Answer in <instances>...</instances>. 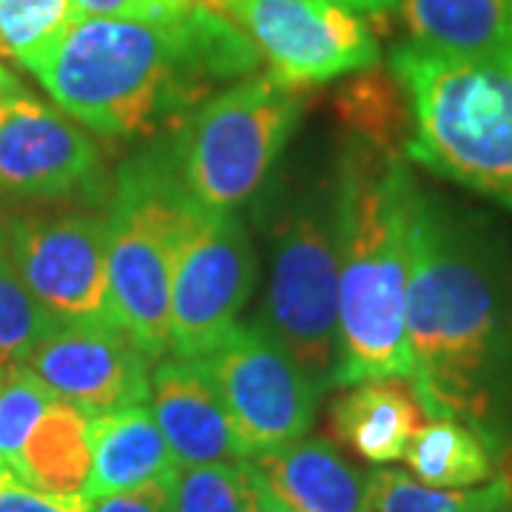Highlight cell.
I'll return each instance as SVG.
<instances>
[{
    "label": "cell",
    "mask_w": 512,
    "mask_h": 512,
    "mask_svg": "<svg viewBox=\"0 0 512 512\" xmlns=\"http://www.w3.org/2000/svg\"><path fill=\"white\" fill-rule=\"evenodd\" d=\"M74 18L72 0H0V57L29 72Z\"/></svg>",
    "instance_id": "cell-24"
},
{
    "label": "cell",
    "mask_w": 512,
    "mask_h": 512,
    "mask_svg": "<svg viewBox=\"0 0 512 512\" xmlns=\"http://www.w3.org/2000/svg\"><path fill=\"white\" fill-rule=\"evenodd\" d=\"M106 188L100 151L69 114L26 89L0 94V191L100 205Z\"/></svg>",
    "instance_id": "cell-12"
},
{
    "label": "cell",
    "mask_w": 512,
    "mask_h": 512,
    "mask_svg": "<svg viewBox=\"0 0 512 512\" xmlns=\"http://www.w3.org/2000/svg\"><path fill=\"white\" fill-rule=\"evenodd\" d=\"M0 384H3V370H0Z\"/></svg>",
    "instance_id": "cell-33"
},
{
    "label": "cell",
    "mask_w": 512,
    "mask_h": 512,
    "mask_svg": "<svg viewBox=\"0 0 512 512\" xmlns=\"http://www.w3.org/2000/svg\"><path fill=\"white\" fill-rule=\"evenodd\" d=\"M407 40L447 55L512 52V0H399Z\"/></svg>",
    "instance_id": "cell-18"
},
{
    "label": "cell",
    "mask_w": 512,
    "mask_h": 512,
    "mask_svg": "<svg viewBox=\"0 0 512 512\" xmlns=\"http://www.w3.org/2000/svg\"><path fill=\"white\" fill-rule=\"evenodd\" d=\"M57 396L37 379L29 367L12 365L3 370L0 384V467H9L18 461L26 439L32 436L35 424L46 413V407Z\"/></svg>",
    "instance_id": "cell-26"
},
{
    "label": "cell",
    "mask_w": 512,
    "mask_h": 512,
    "mask_svg": "<svg viewBox=\"0 0 512 512\" xmlns=\"http://www.w3.org/2000/svg\"><path fill=\"white\" fill-rule=\"evenodd\" d=\"M151 416L177 464L248 461L202 359H165L151 373Z\"/></svg>",
    "instance_id": "cell-14"
},
{
    "label": "cell",
    "mask_w": 512,
    "mask_h": 512,
    "mask_svg": "<svg viewBox=\"0 0 512 512\" xmlns=\"http://www.w3.org/2000/svg\"><path fill=\"white\" fill-rule=\"evenodd\" d=\"M23 365L89 419L151 396V359L117 325H60Z\"/></svg>",
    "instance_id": "cell-13"
},
{
    "label": "cell",
    "mask_w": 512,
    "mask_h": 512,
    "mask_svg": "<svg viewBox=\"0 0 512 512\" xmlns=\"http://www.w3.org/2000/svg\"><path fill=\"white\" fill-rule=\"evenodd\" d=\"M200 359L220 390L248 461L308 436L325 390L265 325L237 322Z\"/></svg>",
    "instance_id": "cell-8"
},
{
    "label": "cell",
    "mask_w": 512,
    "mask_h": 512,
    "mask_svg": "<svg viewBox=\"0 0 512 512\" xmlns=\"http://www.w3.org/2000/svg\"><path fill=\"white\" fill-rule=\"evenodd\" d=\"M410 387L427 419L512 444V259L490 220L416 185L407 285Z\"/></svg>",
    "instance_id": "cell-1"
},
{
    "label": "cell",
    "mask_w": 512,
    "mask_h": 512,
    "mask_svg": "<svg viewBox=\"0 0 512 512\" xmlns=\"http://www.w3.org/2000/svg\"><path fill=\"white\" fill-rule=\"evenodd\" d=\"M410 476L433 490H470L495 476V453L473 427L456 419H430L407 447Z\"/></svg>",
    "instance_id": "cell-20"
},
{
    "label": "cell",
    "mask_w": 512,
    "mask_h": 512,
    "mask_svg": "<svg viewBox=\"0 0 512 512\" xmlns=\"http://www.w3.org/2000/svg\"><path fill=\"white\" fill-rule=\"evenodd\" d=\"M92 470L89 416L55 399L26 439L12 473L37 490L57 495L83 493Z\"/></svg>",
    "instance_id": "cell-19"
},
{
    "label": "cell",
    "mask_w": 512,
    "mask_h": 512,
    "mask_svg": "<svg viewBox=\"0 0 512 512\" xmlns=\"http://www.w3.org/2000/svg\"><path fill=\"white\" fill-rule=\"evenodd\" d=\"M89 444L92 470L83 487L89 501L165 481L177 467L168 441L143 404L92 416Z\"/></svg>",
    "instance_id": "cell-16"
},
{
    "label": "cell",
    "mask_w": 512,
    "mask_h": 512,
    "mask_svg": "<svg viewBox=\"0 0 512 512\" xmlns=\"http://www.w3.org/2000/svg\"><path fill=\"white\" fill-rule=\"evenodd\" d=\"M268 288L259 325L274 333L322 390L339 356V174L299 168L268 191Z\"/></svg>",
    "instance_id": "cell-5"
},
{
    "label": "cell",
    "mask_w": 512,
    "mask_h": 512,
    "mask_svg": "<svg viewBox=\"0 0 512 512\" xmlns=\"http://www.w3.org/2000/svg\"><path fill=\"white\" fill-rule=\"evenodd\" d=\"M248 461L177 464L168 476L174 512H248Z\"/></svg>",
    "instance_id": "cell-25"
},
{
    "label": "cell",
    "mask_w": 512,
    "mask_h": 512,
    "mask_svg": "<svg viewBox=\"0 0 512 512\" xmlns=\"http://www.w3.org/2000/svg\"><path fill=\"white\" fill-rule=\"evenodd\" d=\"M60 328L23 285L9 254L6 222L0 217V370L26 362V356Z\"/></svg>",
    "instance_id": "cell-23"
},
{
    "label": "cell",
    "mask_w": 512,
    "mask_h": 512,
    "mask_svg": "<svg viewBox=\"0 0 512 512\" xmlns=\"http://www.w3.org/2000/svg\"><path fill=\"white\" fill-rule=\"evenodd\" d=\"M328 3L353 9V12H359V15H382L387 9L399 6V0H328Z\"/></svg>",
    "instance_id": "cell-31"
},
{
    "label": "cell",
    "mask_w": 512,
    "mask_h": 512,
    "mask_svg": "<svg viewBox=\"0 0 512 512\" xmlns=\"http://www.w3.org/2000/svg\"><path fill=\"white\" fill-rule=\"evenodd\" d=\"M0 512H92L83 493L57 495L26 484L9 467H0Z\"/></svg>",
    "instance_id": "cell-27"
},
{
    "label": "cell",
    "mask_w": 512,
    "mask_h": 512,
    "mask_svg": "<svg viewBox=\"0 0 512 512\" xmlns=\"http://www.w3.org/2000/svg\"><path fill=\"white\" fill-rule=\"evenodd\" d=\"M256 251L237 211H208L197 205L185 225L171 276V353L200 359L237 325L254 291Z\"/></svg>",
    "instance_id": "cell-9"
},
{
    "label": "cell",
    "mask_w": 512,
    "mask_h": 512,
    "mask_svg": "<svg viewBox=\"0 0 512 512\" xmlns=\"http://www.w3.org/2000/svg\"><path fill=\"white\" fill-rule=\"evenodd\" d=\"M251 467V490H248V512H293L279 495L268 487V481L259 476L254 470V464L248 461Z\"/></svg>",
    "instance_id": "cell-30"
},
{
    "label": "cell",
    "mask_w": 512,
    "mask_h": 512,
    "mask_svg": "<svg viewBox=\"0 0 512 512\" xmlns=\"http://www.w3.org/2000/svg\"><path fill=\"white\" fill-rule=\"evenodd\" d=\"M23 89V83H20L15 72H9L3 63H0V94H12V92H20Z\"/></svg>",
    "instance_id": "cell-32"
},
{
    "label": "cell",
    "mask_w": 512,
    "mask_h": 512,
    "mask_svg": "<svg viewBox=\"0 0 512 512\" xmlns=\"http://www.w3.org/2000/svg\"><path fill=\"white\" fill-rule=\"evenodd\" d=\"M356 74L336 100L342 123L367 143L399 154L407 140V100L399 80L376 66Z\"/></svg>",
    "instance_id": "cell-22"
},
{
    "label": "cell",
    "mask_w": 512,
    "mask_h": 512,
    "mask_svg": "<svg viewBox=\"0 0 512 512\" xmlns=\"http://www.w3.org/2000/svg\"><path fill=\"white\" fill-rule=\"evenodd\" d=\"M302 109V89L271 72L248 74L208 97L171 137L188 197L208 211H237L271 177Z\"/></svg>",
    "instance_id": "cell-7"
},
{
    "label": "cell",
    "mask_w": 512,
    "mask_h": 512,
    "mask_svg": "<svg viewBox=\"0 0 512 512\" xmlns=\"http://www.w3.org/2000/svg\"><path fill=\"white\" fill-rule=\"evenodd\" d=\"M92 512H174L171 495H168V478L137 487V490L97 498L92 501Z\"/></svg>",
    "instance_id": "cell-29"
},
{
    "label": "cell",
    "mask_w": 512,
    "mask_h": 512,
    "mask_svg": "<svg viewBox=\"0 0 512 512\" xmlns=\"http://www.w3.org/2000/svg\"><path fill=\"white\" fill-rule=\"evenodd\" d=\"M194 211L171 140L134 154L117 171L106 217L111 316L151 362L171 350V276Z\"/></svg>",
    "instance_id": "cell-6"
},
{
    "label": "cell",
    "mask_w": 512,
    "mask_h": 512,
    "mask_svg": "<svg viewBox=\"0 0 512 512\" xmlns=\"http://www.w3.org/2000/svg\"><path fill=\"white\" fill-rule=\"evenodd\" d=\"M367 512H512L510 478L470 490H433L402 470H370Z\"/></svg>",
    "instance_id": "cell-21"
},
{
    "label": "cell",
    "mask_w": 512,
    "mask_h": 512,
    "mask_svg": "<svg viewBox=\"0 0 512 512\" xmlns=\"http://www.w3.org/2000/svg\"><path fill=\"white\" fill-rule=\"evenodd\" d=\"M259 63L237 23L197 3L183 18L154 23L80 15L29 72L80 126L137 140L180 128Z\"/></svg>",
    "instance_id": "cell-2"
},
{
    "label": "cell",
    "mask_w": 512,
    "mask_h": 512,
    "mask_svg": "<svg viewBox=\"0 0 512 512\" xmlns=\"http://www.w3.org/2000/svg\"><path fill=\"white\" fill-rule=\"evenodd\" d=\"M424 419L407 379L350 384L330 407L336 439L370 464L402 461Z\"/></svg>",
    "instance_id": "cell-17"
},
{
    "label": "cell",
    "mask_w": 512,
    "mask_h": 512,
    "mask_svg": "<svg viewBox=\"0 0 512 512\" xmlns=\"http://www.w3.org/2000/svg\"><path fill=\"white\" fill-rule=\"evenodd\" d=\"M237 23L268 72L308 89L379 63V43L365 15L328 0H197Z\"/></svg>",
    "instance_id": "cell-10"
},
{
    "label": "cell",
    "mask_w": 512,
    "mask_h": 512,
    "mask_svg": "<svg viewBox=\"0 0 512 512\" xmlns=\"http://www.w3.org/2000/svg\"><path fill=\"white\" fill-rule=\"evenodd\" d=\"M3 222L12 262L43 311L60 325H114L106 217L63 211Z\"/></svg>",
    "instance_id": "cell-11"
},
{
    "label": "cell",
    "mask_w": 512,
    "mask_h": 512,
    "mask_svg": "<svg viewBox=\"0 0 512 512\" xmlns=\"http://www.w3.org/2000/svg\"><path fill=\"white\" fill-rule=\"evenodd\" d=\"M390 72L407 100L404 157L512 211V52L447 55L407 40Z\"/></svg>",
    "instance_id": "cell-4"
},
{
    "label": "cell",
    "mask_w": 512,
    "mask_h": 512,
    "mask_svg": "<svg viewBox=\"0 0 512 512\" xmlns=\"http://www.w3.org/2000/svg\"><path fill=\"white\" fill-rule=\"evenodd\" d=\"M77 15L111 20H174L188 15L197 0H72Z\"/></svg>",
    "instance_id": "cell-28"
},
{
    "label": "cell",
    "mask_w": 512,
    "mask_h": 512,
    "mask_svg": "<svg viewBox=\"0 0 512 512\" xmlns=\"http://www.w3.org/2000/svg\"><path fill=\"white\" fill-rule=\"evenodd\" d=\"M339 174V356L333 387L410 379L407 285L416 177L402 157L350 134Z\"/></svg>",
    "instance_id": "cell-3"
},
{
    "label": "cell",
    "mask_w": 512,
    "mask_h": 512,
    "mask_svg": "<svg viewBox=\"0 0 512 512\" xmlns=\"http://www.w3.org/2000/svg\"><path fill=\"white\" fill-rule=\"evenodd\" d=\"M293 512H367L370 473L353 467L328 439H299L251 458Z\"/></svg>",
    "instance_id": "cell-15"
}]
</instances>
